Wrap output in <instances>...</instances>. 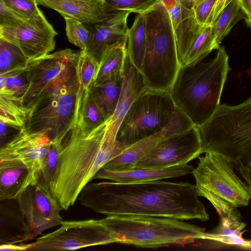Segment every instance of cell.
Listing matches in <instances>:
<instances>
[{"label":"cell","instance_id":"1","mask_svg":"<svg viewBox=\"0 0 251 251\" xmlns=\"http://www.w3.org/2000/svg\"><path fill=\"white\" fill-rule=\"evenodd\" d=\"M195 185L162 180L123 183H89L81 191L80 204L110 216L168 217L206 221L209 216L199 200Z\"/></svg>","mask_w":251,"mask_h":251},{"label":"cell","instance_id":"2","mask_svg":"<svg viewBox=\"0 0 251 251\" xmlns=\"http://www.w3.org/2000/svg\"><path fill=\"white\" fill-rule=\"evenodd\" d=\"M107 124L87 130L76 121L66 136L50 187L62 210L73 206L98 172L126 147L105 135Z\"/></svg>","mask_w":251,"mask_h":251},{"label":"cell","instance_id":"3","mask_svg":"<svg viewBox=\"0 0 251 251\" xmlns=\"http://www.w3.org/2000/svg\"><path fill=\"white\" fill-rule=\"evenodd\" d=\"M206 58L180 66L170 92L176 106L197 127L208 121L220 105L230 69L223 47L212 59Z\"/></svg>","mask_w":251,"mask_h":251},{"label":"cell","instance_id":"4","mask_svg":"<svg viewBox=\"0 0 251 251\" xmlns=\"http://www.w3.org/2000/svg\"><path fill=\"white\" fill-rule=\"evenodd\" d=\"M77 62L33 101L26 112L24 127L27 130L45 134L50 141L64 140L77 121L83 92Z\"/></svg>","mask_w":251,"mask_h":251},{"label":"cell","instance_id":"5","mask_svg":"<svg viewBox=\"0 0 251 251\" xmlns=\"http://www.w3.org/2000/svg\"><path fill=\"white\" fill-rule=\"evenodd\" d=\"M202 153L211 151L228 159L238 173L251 162V96L243 102L220 104L210 119L198 127Z\"/></svg>","mask_w":251,"mask_h":251},{"label":"cell","instance_id":"6","mask_svg":"<svg viewBox=\"0 0 251 251\" xmlns=\"http://www.w3.org/2000/svg\"><path fill=\"white\" fill-rule=\"evenodd\" d=\"M204 153L198 157L199 163L192 173L198 195L211 203L220 220L242 222L237 208L249 203L248 185L237 175L234 167L226 158L211 151Z\"/></svg>","mask_w":251,"mask_h":251},{"label":"cell","instance_id":"7","mask_svg":"<svg viewBox=\"0 0 251 251\" xmlns=\"http://www.w3.org/2000/svg\"><path fill=\"white\" fill-rule=\"evenodd\" d=\"M144 14L146 40L141 72L150 90L170 92L180 66L172 21L159 0Z\"/></svg>","mask_w":251,"mask_h":251},{"label":"cell","instance_id":"8","mask_svg":"<svg viewBox=\"0 0 251 251\" xmlns=\"http://www.w3.org/2000/svg\"><path fill=\"white\" fill-rule=\"evenodd\" d=\"M116 243L147 248L184 245L202 239L205 228L162 217L110 216L102 219Z\"/></svg>","mask_w":251,"mask_h":251},{"label":"cell","instance_id":"9","mask_svg":"<svg viewBox=\"0 0 251 251\" xmlns=\"http://www.w3.org/2000/svg\"><path fill=\"white\" fill-rule=\"evenodd\" d=\"M176 109L170 92L148 89L135 100L126 114L116 140L127 147L160 132L171 122Z\"/></svg>","mask_w":251,"mask_h":251},{"label":"cell","instance_id":"10","mask_svg":"<svg viewBox=\"0 0 251 251\" xmlns=\"http://www.w3.org/2000/svg\"><path fill=\"white\" fill-rule=\"evenodd\" d=\"M116 243L101 220L62 221L54 231L31 243L28 251H71Z\"/></svg>","mask_w":251,"mask_h":251},{"label":"cell","instance_id":"11","mask_svg":"<svg viewBox=\"0 0 251 251\" xmlns=\"http://www.w3.org/2000/svg\"><path fill=\"white\" fill-rule=\"evenodd\" d=\"M24 231V241L35 238L43 231L60 225L62 210L49 187L40 180L30 185L16 200Z\"/></svg>","mask_w":251,"mask_h":251},{"label":"cell","instance_id":"12","mask_svg":"<svg viewBox=\"0 0 251 251\" xmlns=\"http://www.w3.org/2000/svg\"><path fill=\"white\" fill-rule=\"evenodd\" d=\"M202 154L198 127L162 139L135 164L137 169H163L188 163Z\"/></svg>","mask_w":251,"mask_h":251},{"label":"cell","instance_id":"13","mask_svg":"<svg viewBox=\"0 0 251 251\" xmlns=\"http://www.w3.org/2000/svg\"><path fill=\"white\" fill-rule=\"evenodd\" d=\"M57 34L43 12L20 25L0 26V38L19 47L29 61L53 50Z\"/></svg>","mask_w":251,"mask_h":251},{"label":"cell","instance_id":"14","mask_svg":"<svg viewBox=\"0 0 251 251\" xmlns=\"http://www.w3.org/2000/svg\"><path fill=\"white\" fill-rule=\"evenodd\" d=\"M80 52L66 49L29 61L27 67L29 86L23 100L26 112L46 88L77 61Z\"/></svg>","mask_w":251,"mask_h":251},{"label":"cell","instance_id":"15","mask_svg":"<svg viewBox=\"0 0 251 251\" xmlns=\"http://www.w3.org/2000/svg\"><path fill=\"white\" fill-rule=\"evenodd\" d=\"M50 142L46 134L29 132L24 126L11 140L1 146L0 160L14 159L22 162L40 180Z\"/></svg>","mask_w":251,"mask_h":251},{"label":"cell","instance_id":"16","mask_svg":"<svg viewBox=\"0 0 251 251\" xmlns=\"http://www.w3.org/2000/svg\"><path fill=\"white\" fill-rule=\"evenodd\" d=\"M193 126L194 125L190 119L176 107L172 120L165 128L151 136L126 147L103 168L117 171L132 169L136 163L159 141L174 134L186 131Z\"/></svg>","mask_w":251,"mask_h":251},{"label":"cell","instance_id":"17","mask_svg":"<svg viewBox=\"0 0 251 251\" xmlns=\"http://www.w3.org/2000/svg\"><path fill=\"white\" fill-rule=\"evenodd\" d=\"M129 13L126 11H113L103 21L91 24L90 42L84 52L100 64L108 47L127 38Z\"/></svg>","mask_w":251,"mask_h":251},{"label":"cell","instance_id":"18","mask_svg":"<svg viewBox=\"0 0 251 251\" xmlns=\"http://www.w3.org/2000/svg\"><path fill=\"white\" fill-rule=\"evenodd\" d=\"M123 80L120 98L112 116L107 121L106 135L116 139L120 124L135 100L149 89L141 72L131 62L127 54L123 71Z\"/></svg>","mask_w":251,"mask_h":251},{"label":"cell","instance_id":"19","mask_svg":"<svg viewBox=\"0 0 251 251\" xmlns=\"http://www.w3.org/2000/svg\"><path fill=\"white\" fill-rule=\"evenodd\" d=\"M38 4L52 9L64 18L93 24L105 20L113 11L102 0H36Z\"/></svg>","mask_w":251,"mask_h":251},{"label":"cell","instance_id":"20","mask_svg":"<svg viewBox=\"0 0 251 251\" xmlns=\"http://www.w3.org/2000/svg\"><path fill=\"white\" fill-rule=\"evenodd\" d=\"M192 166L184 163L163 169H137L117 171L101 168L94 179L119 183H138L182 176L192 173Z\"/></svg>","mask_w":251,"mask_h":251},{"label":"cell","instance_id":"21","mask_svg":"<svg viewBox=\"0 0 251 251\" xmlns=\"http://www.w3.org/2000/svg\"><path fill=\"white\" fill-rule=\"evenodd\" d=\"M39 180L23 163L14 159L0 160V200H17Z\"/></svg>","mask_w":251,"mask_h":251},{"label":"cell","instance_id":"22","mask_svg":"<svg viewBox=\"0 0 251 251\" xmlns=\"http://www.w3.org/2000/svg\"><path fill=\"white\" fill-rule=\"evenodd\" d=\"M127 42V38H126L107 48L99 64L94 86L116 76L123 75L126 55Z\"/></svg>","mask_w":251,"mask_h":251},{"label":"cell","instance_id":"23","mask_svg":"<svg viewBox=\"0 0 251 251\" xmlns=\"http://www.w3.org/2000/svg\"><path fill=\"white\" fill-rule=\"evenodd\" d=\"M173 26L178 59L181 66L184 63L193 43L203 26L197 22L193 9Z\"/></svg>","mask_w":251,"mask_h":251},{"label":"cell","instance_id":"24","mask_svg":"<svg viewBox=\"0 0 251 251\" xmlns=\"http://www.w3.org/2000/svg\"><path fill=\"white\" fill-rule=\"evenodd\" d=\"M109 120L90 89L83 90L77 121L84 129H94Z\"/></svg>","mask_w":251,"mask_h":251},{"label":"cell","instance_id":"25","mask_svg":"<svg viewBox=\"0 0 251 251\" xmlns=\"http://www.w3.org/2000/svg\"><path fill=\"white\" fill-rule=\"evenodd\" d=\"M123 80V75H117L90 88L100 108L109 119L113 115L117 107Z\"/></svg>","mask_w":251,"mask_h":251},{"label":"cell","instance_id":"26","mask_svg":"<svg viewBox=\"0 0 251 251\" xmlns=\"http://www.w3.org/2000/svg\"><path fill=\"white\" fill-rule=\"evenodd\" d=\"M146 21L144 14H138L127 36L126 51L131 62L140 71L146 47Z\"/></svg>","mask_w":251,"mask_h":251},{"label":"cell","instance_id":"27","mask_svg":"<svg viewBox=\"0 0 251 251\" xmlns=\"http://www.w3.org/2000/svg\"><path fill=\"white\" fill-rule=\"evenodd\" d=\"M245 18L238 0H230L212 25L217 50L233 26Z\"/></svg>","mask_w":251,"mask_h":251},{"label":"cell","instance_id":"28","mask_svg":"<svg viewBox=\"0 0 251 251\" xmlns=\"http://www.w3.org/2000/svg\"><path fill=\"white\" fill-rule=\"evenodd\" d=\"M28 62L19 47L0 38V75L25 69Z\"/></svg>","mask_w":251,"mask_h":251},{"label":"cell","instance_id":"29","mask_svg":"<svg viewBox=\"0 0 251 251\" xmlns=\"http://www.w3.org/2000/svg\"><path fill=\"white\" fill-rule=\"evenodd\" d=\"M26 112L22 101L13 97L0 95V121L21 129L25 124Z\"/></svg>","mask_w":251,"mask_h":251},{"label":"cell","instance_id":"30","mask_svg":"<svg viewBox=\"0 0 251 251\" xmlns=\"http://www.w3.org/2000/svg\"><path fill=\"white\" fill-rule=\"evenodd\" d=\"M28 86L27 68L0 75V95L11 96L23 103Z\"/></svg>","mask_w":251,"mask_h":251},{"label":"cell","instance_id":"31","mask_svg":"<svg viewBox=\"0 0 251 251\" xmlns=\"http://www.w3.org/2000/svg\"><path fill=\"white\" fill-rule=\"evenodd\" d=\"M214 50H217V48L214 42L212 25L204 26L193 43L182 65L204 58Z\"/></svg>","mask_w":251,"mask_h":251},{"label":"cell","instance_id":"32","mask_svg":"<svg viewBox=\"0 0 251 251\" xmlns=\"http://www.w3.org/2000/svg\"><path fill=\"white\" fill-rule=\"evenodd\" d=\"M63 141H50L44 159L40 180L49 188L52 182L59 155L63 149Z\"/></svg>","mask_w":251,"mask_h":251},{"label":"cell","instance_id":"33","mask_svg":"<svg viewBox=\"0 0 251 251\" xmlns=\"http://www.w3.org/2000/svg\"><path fill=\"white\" fill-rule=\"evenodd\" d=\"M99 64L80 50L76 66L77 76L83 90L90 89L96 78Z\"/></svg>","mask_w":251,"mask_h":251},{"label":"cell","instance_id":"34","mask_svg":"<svg viewBox=\"0 0 251 251\" xmlns=\"http://www.w3.org/2000/svg\"><path fill=\"white\" fill-rule=\"evenodd\" d=\"M65 30L69 41L86 52L90 39V31L83 23L69 18H64Z\"/></svg>","mask_w":251,"mask_h":251},{"label":"cell","instance_id":"35","mask_svg":"<svg viewBox=\"0 0 251 251\" xmlns=\"http://www.w3.org/2000/svg\"><path fill=\"white\" fill-rule=\"evenodd\" d=\"M112 11H126L144 14L153 7L158 0H102Z\"/></svg>","mask_w":251,"mask_h":251},{"label":"cell","instance_id":"36","mask_svg":"<svg viewBox=\"0 0 251 251\" xmlns=\"http://www.w3.org/2000/svg\"><path fill=\"white\" fill-rule=\"evenodd\" d=\"M6 5L28 19L40 15L42 11L38 8L36 0H1Z\"/></svg>","mask_w":251,"mask_h":251},{"label":"cell","instance_id":"37","mask_svg":"<svg viewBox=\"0 0 251 251\" xmlns=\"http://www.w3.org/2000/svg\"><path fill=\"white\" fill-rule=\"evenodd\" d=\"M216 0H203L195 5L193 12L197 22L201 26L212 25L214 7Z\"/></svg>","mask_w":251,"mask_h":251},{"label":"cell","instance_id":"38","mask_svg":"<svg viewBox=\"0 0 251 251\" xmlns=\"http://www.w3.org/2000/svg\"><path fill=\"white\" fill-rule=\"evenodd\" d=\"M27 20L0 0V26H16Z\"/></svg>","mask_w":251,"mask_h":251},{"label":"cell","instance_id":"39","mask_svg":"<svg viewBox=\"0 0 251 251\" xmlns=\"http://www.w3.org/2000/svg\"><path fill=\"white\" fill-rule=\"evenodd\" d=\"M31 247V243L20 244L3 243L0 246V251H28Z\"/></svg>","mask_w":251,"mask_h":251},{"label":"cell","instance_id":"40","mask_svg":"<svg viewBox=\"0 0 251 251\" xmlns=\"http://www.w3.org/2000/svg\"><path fill=\"white\" fill-rule=\"evenodd\" d=\"M247 24L251 26V0H238Z\"/></svg>","mask_w":251,"mask_h":251},{"label":"cell","instance_id":"41","mask_svg":"<svg viewBox=\"0 0 251 251\" xmlns=\"http://www.w3.org/2000/svg\"><path fill=\"white\" fill-rule=\"evenodd\" d=\"M229 1V0H216L213 12L212 24Z\"/></svg>","mask_w":251,"mask_h":251},{"label":"cell","instance_id":"42","mask_svg":"<svg viewBox=\"0 0 251 251\" xmlns=\"http://www.w3.org/2000/svg\"><path fill=\"white\" fill-rule=\"evenodd\" d=\"M165 6L166 8L174 5V4L179 3L180 0H159Z\"/></svg>","mask_w":251,"mask_h":251},{"label":"cell","instance_id":"43","mask_svg":"<svg viewBox=\"0 0 251 251\" xmlns=\"http://www.w3.org/2000/svg\"><path fill=\"white\" fill-rule=\"evenodd\" d=\"M181 3L185 7L193 9L195 5V0H180Z\"/></svg>","mask_w":251,"mask_h":251},{"label":"cell","instance_id":"44","mask_svg":"<svg viewBox=\"0 0 251 251\" xmlns=\"http://www.w3.org/2000/svg\"><path fill=\"white\" fill-rule=\"evenodd\" d=\"M202 0H195V5L199 3Z\"/></svg>","mask_w":251,"mask_h":251},{"label":"cell","instance_id":"45","mask_svg":"<svg viewBox=\"0 0 251 251\" xmlns=\"http://www.w3.org/2000/svg\"><path fill=\"white\" fill-rule=\"evenodd\" d=\"M250 169H251V162H250Z\"/></svg>","mask_w":251,"mask_h":251}]
</instances>
